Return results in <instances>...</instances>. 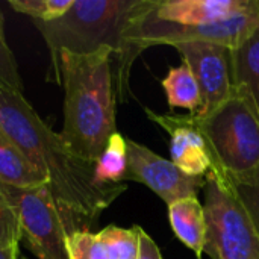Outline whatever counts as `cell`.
I'll use <instances>...</instances> for the list:
<instances>
[{"mask_svg": "<svg viewBox=\"0 0 259 259\" xmlns=\"http://www.w3.org/2000/svg\"><path fill=\"white\" fill-rule=\"evenodd\" d=\"M0 131L47 176L61 209L85 231L127 190L126 184L99 185L94 179V164L76 158L23 93L3 83H0Z\"/></svg>", "mask_w": 259, "mask_h": 259, "instance_id": "1", "label": "cell"}, {"mask_svg": "<svg viewBox=\"0 0 259 259\" xmlns=\"http://www.w3.org/2000/svg\"><path fill=\"white\" fill-rule=\"evenodd\" d=\"M56 80L64 88V126L61 138L80 161L96 164L115 127L114 50L90 55L62 52Z\"/></svg>", "mask_w": 259, "mask_h": 259, "instance_id": "2", "label": "cell"}, {"mask_svg": "<svg viewBox=\"0 0 259 259\" xmlns=\"http://www.w3.org/2000/svg\"><path fill=\"white\" fill-rule=\"evenodd\" d=\"M140 0H73L67 12L52 21H33L42 35L53 71L62 52L90 55L112 49L114 59L124 49V32Z\"/></svg>", "mask_w": 259, "mask_h": 259, "instance_id": "3", "label": "cell"}, {"mask_svg": "<svg viewBox=\"0 0 259 259\" xmlns=\"http://www.w3.org/2000/svg\"><path fill=\"white\" fill-rule=\"evenodd\" d=\"M196 120L208 144L214 171L225 179H241L258 170L259 117L246 97L234 91L215 111Z\"/></svg>", "mask_w": 259, "mask_h": 259, "instance_id": "4", "label": "cell"}, {"mask_svg": "<svg viewBox=\"0 0 259 259\" xmlns=\"http://www.w3.org/2000/svg\"><path fill=\"white\" fill-rule=\"evenodd\" d=\"M206 234L203 252L211 259H259V237L241 202L214 170L205 184Z\"/></svg>", "mask_w": 259, "mask_h": 259, "instance_id": "5", "label": "cell"}, {"mask_svg": "<svg viewBox=\"0 0 259 259\" xmlns=\"http://www.w3.org/2000/svg\"><path fill=\"white\" fill-rule=\"evenodd\" d=\"M3 190L17 212L21 240L38 259H67V235L85 229L61 209L49 184L33 188L3 185Z\"/></svg>", "mask_w": 259, "mask_h": 259, "instance_id": "6", "label": "cell"}, {"mask_svg": "<svg viewBox=\"0 0 259 259\" xmlns=\"http://www.w3.org/2000/svg\"><path fill=\"white\" fill-rule=\"evenodd\" d=\"M175 49L190 67L200 90L202 111L196 117L209 115L234 96L231 49L202 41L176 44Z\"/></svg>", "mask_w": 259, "mask_h": 259, "instance_id": "7", "label": "cell"}, {"mask_svg": "<svg viewBox=\"0 0 259 259\" xmlns=\"http://www.w3.org/2000/svg\"><path fill=\"white\" fill-rule=\"evenodd\" d=\"M127 171L126 181H134L150 188L165 205L196 196L197 190L205 188L206 178H194L184 173L171 161L156 155L146 146L126 138Z\"/></svg>", "mask_w": 259, "mask_h": 259, "instance_id": "8", "label": "cell"}, {"mask_svg": "<svg viewBox=\"0 0 259 259\" xmlns=\"http://www.w3.org/2000/svg\"><path fill=\"white\" fill-rule=\"evenodd\" d=\"M147 117L170 135V161L188 176L206 178L214 162L194 115L156 114L146 108Z\"/></svg>", "mask_w": 259, "mask_h": 259, "instance_id": "9", "label": "cell"}, {"mask_svg": "<svg viewBox=\"0 0 259 259\" xmlns=\"http://www.w3.org/2000/svg\"><path fill=\"white\" fill-rule=\"evenodd\" d=\"M259 12V0H155L158 20L181 26H200Z\"/></svg>", "mask_w": 259, "mask_h": 259, "instance_id": "10", "label": "cell"}, {"mask_svg": "<svg viewBox=\"0 0 259 259\" xmlns=\"http://www.w3.org/2000/svg\"><path fill=\"white\" fill-rule=\"evenodd\" d=\"M168 220L175 235L191 249L197 258H202L206 234V220L203 205L197 196L185 197L168 205Z\"/></svg>", "mask_w": 259, "mask_h": 259, "instance_id": "11", "label": "cell"}, {"mask_svg": "<svg viewBox=\"0 0 259 259\" xmlns=\"http://www.w3.org/2000/svg\"><path fill=\"white\" fill-rule=\"evenodd\" d=\"M0 184L12 188H33L49 184L47 176L0 131Z\"/></svg>", "mask_w": 259, "mask_h": 259, "instance_id": "12", "label": "cell"}, {"mask_svg": "<svg viewBox=\"0 0 259 259\" xmlns=\"http://www.w3.org/2000/svg\"><path fill=\"white\" fill-rule=\"evenodd\" d=\"M234 91L246 97L259 117V27L238 49L231 50Z\"/></svg>", "mask_w": 259, "mask_h": 259, "instance_id": "13", "label": "cell"}, {"mask_svg": "<svg viewBox=\"0 0 259 259\" xmlns=\"http://www.w3.org/2000/svg\"><path fill=\"white\" fill-rule=\"evenodd\" d=\"M161 85L165 91L170 108H182L187 109L190 115H199L202 111L200 90L194 74L185 62L171 67Z\"/></svg>", "mask_w": 259, "mask_h": 259, "instance_id": "14", "label": "cell"}, {"mask_svg": "<svg viewBox=\"0 0 259 259\" xmlns=\"http://www.w3.org/2000/svg\"><path fill=\"white\" fill-rule=\"evenodd\" d=\"M127 171V146L126 138L115 132L100 158L94 164V179L99 185H117L124 184Z\"/></svg>", "mask_w": 259, "mask_h": 259, "instance_id": "15", "label": "cell"}, {"mask_svg": "<svg viewBox=\"0 0 259 259\" xmlns=\"http://www.w3.org/2000/svg\"><path fill=\"white\" fill-rule=\"evenodd\" d=\"M67 259H114L100 234L73 231L65 241Z\"/></svg>", "mask_w": 259, "mask_h": 259, "instance_id": "16", "label": "cell"}, {"mask_svg": "<svg viewBox=\"0 0 259 259\" xmlns=\"http://www.w3.org/2000/svg\"><path fill=\"white\" fill-rule=\"evenodd\" d=\"M99 234L105 240L114 259H138V250H140L138 226L124 229L111 225L102 229Z\"/></svg>", "mask_w": 259, "mask_h": 259, "instance_id": "17", "label": "cell"}, {"mask_svg": "<svg viewBox=\"0 0 259 259\" xmlns=\"http://www.w3.org/2000/svg\"><path fill=\"white\" fill-rule=\"evenodd\" d=\"M225 179V178H223ZM249 214L259 237V168L241 179H225Z\"/></svg>", "mask_w": 259, "mask_h": 259, "instance_id": "18", "label": "cell"}, {"mask_svg": "<svg viewBox=\"0 0 259 259\" xmlns=\"http://www.w3.org/2000/svg\"><path fill=\"white\" fill-rule=\"evenodd\" d=\"M9 6L33 21H52L62 17L71 6L73 0H9Z\"/></svg>", "mask_w": 259, "mask_h": 259, "instance_id": "19", "label": "cell"}, {"mask_svg": "<svg viewBox=\"0 0 259 259\" xmlns=\"http://www.w3.org/2000/svg\"><path fill=\"white\" fill-rule=\"evenodd\" d=\"M21 231L17 212L0 184V247L20 246Z\"/></svg>", "mask_w": 259, "mask_h": 259, "instance_id": "20", "label": "cell"}, {"mask_svg": "<svg viewBox=\"0 0 259 259\" xmlns=\"http://www.w3.org/2000/svg\"><path fill=\"white\" fill-rule=\"evenodd\" d=\"M0 83L23 93V80L18 73L17 59L6 41L5 35V18L0 11Z\"/></svg>", "mask_w": 259, "mask_h": 259, "instance_id": "21", "label": "cell"}, {"mask_svg": "<svg viewBox=\"0 0 259 259\" xmlns=\"http://www.w3.org/2000/svg\"><path fill=\"white\" fill-rule=\"evenodd\" d=\"M138 238H140L138 259H162V255L153 238L149 234H146L140 226H138Z\"/></svg>", "mask_w": 259, "mask_h": 259, "instance_id": "22", "label": "cell"}, {"mask_svg": "<svg viewBox=\"0 0 259 259\" xmlns=\"http://www.w3.org/2000/svg\"><path fill=\"white\" fill-rule=\"evenodd\" d=\"M20 250L18 246L14 247H0V259H18Z\"/></svg>", "mask_w": 259, "mask_h": 259, "instance_id": "23", "label": "cell"}, {"mask_svg": "<svg viewBox=\"0 0 259 259\" xmlns=\"http://www.w3.org/2000/svg\"><path fill=\"white\" fill-rule=\"evenodd\" d=\"M18 259H27V258H24V256H21V255H20V256H18Z\"/></svg>", "mask_w": 259, "mask_h": 259, "instance_id": "24", "label": "cell"}, {"mask_svg": "<svg viewBox=\"0 0 259 259\" xmlns=\"http://www.w3.org/2000/svg\"><path fill=\"white\" fill-rule=\"evenodd\" d=\"M197 259H202V258H197Z\"/></svg>", "mask_w": 259, "mask_h": 259, "instance_id": "25", "label": "cell"}]
</instances>
